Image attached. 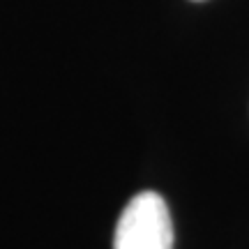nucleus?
<instances>
[{"label":"nucleus","instance_id":"obj_1","mask_svg":"<svg viewBox=\"0 0 249 249\" xmlns=\"http://www.w3.org/2000/svg\"><path fill=\"white\" fill-rule=\"evenodd\" d=\"M113 249H173V222L157 192H141L124 205Z\"/></svg>","mask_w":249,"mask_h":249}]
</instances>
